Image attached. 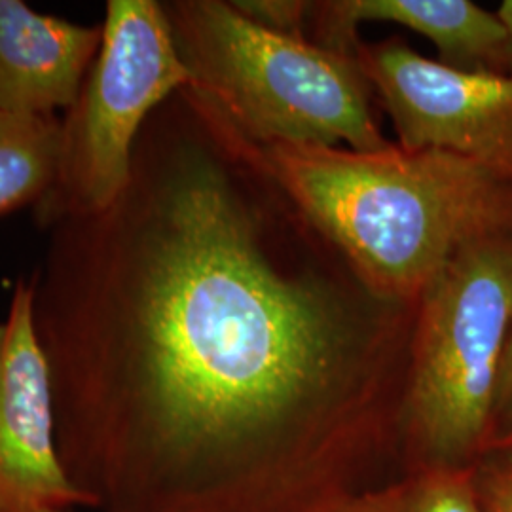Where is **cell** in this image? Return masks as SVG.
<instances>
[{
	"label": "cell",
	"mask_w": 512,
	"mask_h": 512,
	"mask_svg": "<svg viewBox=\"0 0 512 512\" xmlns=\"http://www.w3.org/2000/svg\"><path fill=\"white\" fill-rule=\"evenodd\" d=\"M509 448H512V319L503 355H501L497 385H495L486 452L509 450Z\"/></svg>",
	"instance_id": "obj_13"
},
{
	"label": "cell",
	"mask_w": 512,
	"mask_h": 512,
	"mask_svg": "<svg viewBox=\"0 0 512 512\" xmlns=\"http://www.w3.org/2000/svg\"><path fill=\"white\" fill-rule=\"evenodd\" d=\"M190 52L194 80L270 145L389 147L359 74L342 54L268 31L222 2L192 6Z\"/></svg>",
	"instance_id": "obj_4"
},
{
	"label": "cell",
	"mask_w": 512,
	"mask_h": 512,
	"mask_svg": "<svg viewBox=\"0 0 512 512\" xmlns=\"http://www.w3.org/2000/svg\"><path fill=\"white\" fill-rule=\"evenodd\" d=\"M495 14H497L499 21L503 23L505 33H507V40H509V69H507V76L512 78V0H503Z\"/></svg>",
	"instance_id": "obj_15"
},
{
	"label": "cell",
	"mask_w": 512,
	"mask_h": 512,
	"mask_svg": "<svg viewBox=\"0 0 512 512\" xmlns=\"http://www.w3.org/2000/svg\"><path fill=\"white\" fill-rule=\"evenodd\" d=\"M245 18L258 23L260 27L287 37L302 38V23L308 10L306 2L291 0H245L232 2Z\"/></svg>",
	"instance_id": "obj_14"
},
{
	"label": "cell",
	"mask_w": 512,
	"mask_h": 512,
	"mask_svg": "<svg viewBox=\"0 0 512 512\" xmlns=\"http://www.w3.org/2000/svg\"><path fill=\"white\" fill-rule=\"evenodd\" d=\"M327 512L486 511L478 501L471 471H427L349 497Z\"/></svg>",
	"instance_id": "obj_11"
},
{
	"label": "cell",
	"mask_w": 512,
	"mask_h": 512,
	"mask_svg": "<svg viewBox=\"0 0 512 512\" xmlns=\"http://www.w3.org/2000/svg\"><path fill=\"white\" fill-rule=\"evenodd\" d=\"M97 44L95 29L0 0V112L44 118L73 105Z\"/></svg>",
	"instance_id": "obj_8"
},
{
	"label": "cell",
	"mask_w": 512,
	"mask_h": 512,
	"mask_svg": "<svg viewBox=\"0 0 512 512\" xmlns=\"http://www.w3.org/2000/svg\"><path fill=\"white\" fill-rule=\"evenodd\" d=\"M162 205L118 334L129 512H327L403 478L410 374L275 274L217 173Z\"/></svg>",
	"instance_id": "obj_1"
},
{
	"label": "cell",
	"mask_w": 512,
	"mask_h": 512,
	"mask_svg": "<svg viewBox=\"0 0 512 512\" xmlns=\"http://www.w3.org/2000/svg\"><path fill=\"white\" fill-rule=\"evenodd\" d=\"M511 319L512 232L467 245L425 287L404 404V475L473 471L486 454Z\"/></svg>",
	"instance_id": "obj_3"
},
{
	"label": "cell",
	"mask_w": 512,
	"mask_h": 512,
	"mask_svg": "<svg viewBox=\"0 0 512 512\" xmlns=\"http://www.w3.org/2000/svg\"><path fill=\"white\" fill-rule=\"evenodd\" d=\"M486 512H512V448L486 452L471 471Z\"/></svg>",
	"instance_id": "obj_12"
},
{
	"label": "cell",
	"mask_w": 512,
	"mask_h": 512,
	"mask_svg": "<svg viewBox=\"0 0 512 512\" xmlns=\"http://www.w3.org/2000/svg\"><path fill=\"white\" fill-rule=\"evenodd\" d=\"M50 512H65V511H50Z\"/></svg>",
	"instance_id": "obj_16"
},
{
	"label": "cell",
	"mask_w": 512,
	"mask_h": 512,
	"mask_svg": "<svg viewBox=\"0 0 512 512\" xmlns=\"http://www.w3.org/2000/svg\"><path fill=\"white\" fill-rule=\"evenodd\" d=\"M323 8L332 46L346 42L363 21L399 23L429 38L444 65L494 74L509 69L503 23L469 0H342Z\"/></svg>",
	"instance_id": "obj_9"
},
{
	"label": "cell",
	"mask_w": 512,
	"mask_h": 512,
	"mask_svg": "<svg viewBox=\"0 0 512 512\" xmlns=\"http://www.w3.org/2000/svg\"><path fill=\"white\" fill-rule=\"evenodd\" d=\"M71 154L74 186L92 211L120 200L131 179V147L145 116L194 80L160 4L110 0Z\"/></svg>",
	"instance_id": "obj_5"
},
{
	"label": "cell",
	"mask_w": 512,
	"mask_h": 512,
	"mask_svg": "<svg viewBox=\"0 0 512 512\" xmlns=\"http://www.w3.org/2000/svg\"><path fill=\"white\" fill-rule=\"evenodd\" d=\"M401 147L452 152L512 181V78L456 69L391 42L365 54Z\"/></svg>",
	"instance_id": "obj_6"
},
{
	"label": "cell",
	"mask_w": 512,
	"mask_h": 512,
	"mask_svg": "<svg viewBox=\"0 0 512 512\" xmlns=\"http://www.w3.org/2000/svg\"><path fill=\"white\" fill-rule=\"evenodd\" d=\"M63 152L65 135L46 118L0 112V213L40 192Z\"/></svg>",
	"instance_id": "obj_10"
},
{
	"label": "cell",
	"mask_w": 512,
	"mask_h": 512,
	"mask_svg": "<svg viewBox=\"0 0 512 512\" xmlns=\"http://www.w3.org/2000/svg\"><path fill=\"white\" fill-rule=\"evenodd\" d=\"M275 175L387 293L425 289L467 245L512 232V181L435 148L274 143Z\"/></svg>",
	"instance_id": "obj_2"
},
{
	"label": "cell",
	"mask_w": 512,
	"mask_h": 512,
	"mask_svg": "<svg viewBox=\"0 0 512 512\" xmlns=\"http://www.w3.org/2000/svg\"><path fill=\"white\" fill-rule=\"evenodd\" d=\"M50 376L35 294L18 285L0 323V512L65 511L88 501L55 456Z\"/></svg>",
	"instance_id": "obj_7"
}]
</instances>
